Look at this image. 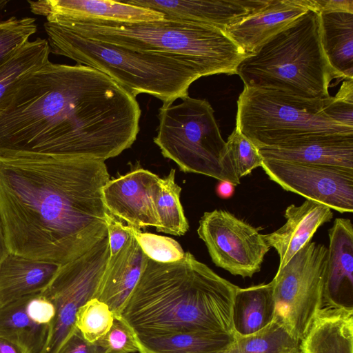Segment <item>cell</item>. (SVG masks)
Returning <instances> with one entry per match:
<instances>
[{
    "mask_svg": "<svg viewBox=\"0 0 353 353\" xmlns=\"http://www.w3.org/2000/svg\"><path fill=\"white\" fill-rule=\"evenodd\" d=\"M141 114L136 97L104 73L48 61L21 82L0 112V152L105 161L132 146Z\"/></svg>",
    "mask_w": 353,
    "mask_h": 353,
    "instance_id": "1",
    "label": "cell"
},
{
    "mask_svg": "<svg viewBox=\"0 0 353 353\" xmlns=\"http://www.w3.org/2000/svg\"><path fill=\"white\" fill-rule=\"evenodd\" d=\"M104 161L0 152V219L10 252L61 265L108 236Z\"/></svg>",
    "mask_w": 353,
    "mask_h": 353,
    "instance_id": "2",
    "label": "cell"
},
{
    "mask_svg": "<svg viewBox=\"0 0 353 353\" xmlns=\"http://www.w3.org/2000/svg\"><path fill=\"white\" fill-rule=\"evenodd\" d=\"M237 288L189 252L172 263L148 258L121 316L138 336L235 334L232 308Z\"/></svg>",
    "mask_w": 353,
    "mask_h": 353,
    "instance_id": "3",
    "label": "cell"
},
{
    "mask_svg": "<svg viewBox=\"0 0 353 353\" xmlns=\"http://www.w3.org/2000/svg\"><path fill=\"white\" fill-rule=\"evenodd\" d=\"M89 39L141 52L182 57L204 76L236 74L244 51L223 30L205 24L165 18L144 22L77 18L58 23Z\"/></svg>",
    "mask_w": 353,
    "mask_h": 353,
    "instance_id": "4",
    "label": "cell"
},
{
    "mask_svg": "<svg viewBox=\"0 0 353 353\" xmlns=\"http://www.w3.org/2000/svg\"><path fill=\"white\" fill-rule=\"evenodd\" d=\"M50 53L93 68L136 97L152 95L172 103L188 95V88L204 76L189 60L176 55L141 52L83 37L56 23L45 22Z\"/></svg>",
    "mask_w": 353,
    "mask_h": 353,
    "instance_id": "5",
    "label": "cell"
},
{
    "mask_svg": "<svg viewBox=\"0 0 353 353\" xmlns=\"http://www.w3.org/2000/svg\"><path fill=\"white\" fill-rule=\"evenodd\" d=\"M244 86L323 99L337 78L320 40L319 12L308 10L248 54L236 70Z\"/></svg>",
    "mask_w": 353,
    "mask_h": 353,
    "instance_id": "6",
    "label": "cell"
},
{
    "mask_svg": "<svg viewBox=\"0 0 353 353\" xmlns=\"http://www.w3.org/2000/svg\"><path fill=\"white\" fill-rule=\"evenodd\" d=\"M181 99L176 105L163 104L159 110V123L153 141L162 155L183 172L239 185L210 103L188 95Z\"/></svg>",
    "mask_w": 353,
    "mask_h": 353,
    "instance_id": "7",
    "label": "cell"
},
{
    "mask_svg": "<svg viewBox=\"0 0 353 353\" xmlns=\"http://www.w3.org/2000/svg\"><path fill=\"white\" fill-rule=\"evenodd\" d=\"M323 99L244 86L237 101L235 128L257 149L312 134H353L352 128L323 112Z\"/></svg>",
    "mask_w": 353,
    "mask_h": 353,
    "instance_id": "8",
    "label": "cell"
},
{
    "mask_svg": "<svg viewBox=\"0 0 353 353\" xmlns=\"http://www.w3.org/2000/svg\"><path fill=\"white\" fill-rule=\"evenodd\" d=\"M327 254L324 245L310 241L271 281L274 317L300 340L323 307Z\"/></svg>",
    "mask_w": 353,
    "mask_h": 353,
    "instance_id": "9",
    "label": "cell"
},
{
    "mask_svg": "<svg viewBox=\"0 0 353 353\" xmlns=\"http://www.w3.org/2000/svg\"><path fill=\"white\" fill-rule=\"evenodd\" d=\"M109 258L107 236L81 256L59 265L50 283L40 292L55 308L41 353H57L76 328V314L88 301L97 299Z\"/></svg>",
    "mask_w": 353,
    "mask_h": 353,
    "instance_id": "10",
    "label": "cell"
},
{
    "mask_svg": "<svg viewBox=\"0 0 353 353\" xmlns=\"http://www.w3.org/2000/svg\"><path fill=\"white\" fill-rule=\"evenodd\" d=\"M197 233L217 267L243 278L261 270L270 248L258 228L224 210L205 212Z\"/></svg>",
    "mask_w": 353,
    "mask_h": 353,
    "instance_id": "11",
    "label": "cell"
},
{
    "mask_svg": "<svg viewBox=\"0 0 353 353\" xmlns=\"http://www.w3.org/2000/svg\"><path fill=\"white\" fill-rule=\"evenodd\" d=\"M261 168L286 191L340 213L353 212V169L265 159Z\"/></svg>",
    "mask_w": 353,
    "mask_h": 353,
    "instance_id": "12",
    "label": "cell"
},
{
    "mask_svg": "<svg viewBox=\"0 0 353 353\" xmlns=\"http://www.w3.org/2000/svg\"><path fill=\"white\" fill-rule=\"evenodd\" d=\"M160 177L148 170L135 168L110 179L102 190L106 211L128 225L140 230L159 226L153 194Z\"/></svg>",
    "mask_w": 353,
    "mask_h": 353,
    "instance_id": "13",
    "label": "cell"
},
{
    "mask_svg": "<svg viewBox=\"0 0 353 353\" xmlns=\"http://www.w3.org/2000/svg\"><path fill=\"white\" fill-rule=\"evenodd\" d=\"M271 0H128L127 3L152 9L164 17L205 24L223 31L260 12Z\"/></svg>",
    "mask_w": 353,
    "mask_h": 353,
    "instance_id": "14",
    "label": "cell"
},
{
    "mask_svg": "<svg viewBox=\"0 0 353 353\" xmlns=\"http://www.w3.org/2000/svg\"><path fill=\"white\" fill-rule=\"evenodd\" d=\"M323 307L353 310V225L337 218L329 230Z\"/></svg>",
    "mask_w": 353,
    "mask_h": 353,
    "instance_id": "15",
    "label": "cell"
},
{
    "mask_svg": "<svg viewBox=\"0 0 353 353\" xmlns=\"http://www.w3.org/2000/svg\"><path fill=\"white\" fill-rule=\"evenodd\" d=\"M258 150L265 159L353 169V134H312Z\"/></svg>",
    "mask_w": 353,
    "mask_h": 353,
    "instance_id": "16",
    "label": "cell"
},
{
    "mask_svg": "<svg viewBox=\"0 0 353 353\" xmlns=\"http://www.w3.org/2000/svg\"><path fill=\"white\" fill-rule=\"evenodd\" d=\"M30 11L57 23L77 18H91L121 22H144L164 19L152 9L125 2L103 0H28Z\"/></svg>",
    "mask_w": 353,
    "mask_h": 353,
    "instance_id": "17",
    "label": "cell"
},
{
    "mask_svg": "<svg viewBox=\"0 0 353 353\" xmlns=\"http://www.w3.org/2000/svg\"><path fill=\"white\" fill-rule=\"evenodd\" d=\"M285 224L273 232L263 234L266 243L279 256V269L310 241L316 230L333 218L327 205L306 199L301 205H290L285 210Z\"/></svg>",
    "mask_w": 353,
    "mask_h": 353,
    "instance_id": "18",
    "label": "cell"
},
{
    "mask_svg": "<svg viewBox=\"0 0 353 353\" xmlns=\"http://www.w3.org/2000/svg\"><path fill=\"white\" fill-rule=\"evenodd\" d=\"M310 10L307 0H271L260 12L225 32L248 55Z\"/></svg>",
    "mask_w": 353,
    "mask_h": 353,
    "instance_id": "19",
    "label": "cell"
},
{
    "mask_svg": "<svg viewBox=\"0 0 353 353\" xmlns=\"http://www.w3.org/2000/svg\"><path fill=\"white\" fill-rule=\"evenodd\" d=\"M128 233L124 246L109 258L97 297L109 307L114 316L121 315L148 259L134 236Z\"/></svg>",
    "mask_w": 353,
    "mask_h": 353,
    "instance_id": "20",
    "label": "cell"
},
{
    "mask_svg": "<svg viewBox=\"0 0 353 353\" xmlns=\"http://www.w3.org/2000/svg\"><path fill=\"white\" fill-rule=\"evenodd\" d=\"M59 266L10 252L0 264V308L21 297L40 293Z\"/></svg>",
    "mask_w": 353,
    "mask_h": 353,
    "instance_id": "21",
    "label": "cell"
},
{
    "mask_svg": "<svg viewBox=\"0 0 353 353\" xmlns=\"http://www.w3.org/2000/svg\"><path fill=\"white\" fill-rule=\"evenodd\" d=\"M301 348V353H353V310L322 307Z\"/></svg>",
    "mask_w": 353,
    "mask_h": 353,
    "instance_id": "22",
    "label": "cell"
},
{
    "mask_svg": "<svg viewBox=\"0 0 353 353\" xmlns=\"http://www.w3.org/2000/svg\"><path fill=\"white\" fill-rule=\"evenodd\" d=\"M320 40L337 78L353 79V12H319Z\"/></svg>",
    "mask_w": 353,
    "mask_h": 353,
    "instance_id": "23",
    "label": "cell"
},
{
    "mask_svg": "<svg viewBox=\"0 0 353 353\" xmlns=\"http://www.w3.org/2000/svg\"><path fill=\"white\" fill-rule=\"evenodd\" d=\"M275 303L272 282L245 288L238 287L232 308V323L236 336L254 334L274 319Z\"/></svg>",
    "mask_w": 353,
    "mask_h": 353,
    "instance_id": "24",
    "label": "cell"
},
{
    "mask_svg": "<svg viewBox=\"0 0 353 353\" xmlns=\"http://www.w3.org/2000/svg\"><path fill=\"white\" fill-rule=\"evenodd\" d=\"M136 339L139 353H228L236 334L189 332Z\"/></svg>",
    "mask_w": 353,
    "mask_h": 353,
    "instance_id": "25",
    "label": "cell"
},
{
    "mask_svg": "<svg viewBox=\"0 0 353 353\" xmlns=\"http://www.w3.org/2000/svg\"><path fill=\"white\" fill-rule=\"evenodd\" d=\"M50 54L48 40L37 38L21 46L0 65V112L21 82L50 61Z\"/></svg>",
    "mask_w": 353,
    "mask_h": 353,
    "instance_id": "26",
    "label": "cell"
},
{
    "mask_svg": "<svg viewBox=\"0 0 353 353\" xmlns=\"http://www.w3.org/2000/svg\"><path fill=\"white\" fill-rule=\"evenodd\" d=\"M28 296L0 308V336L25 347L29 353H41L49 326L35 321L28 310Z\"/></svg>",
    "mask_w": 353,
    "mask_h": 353,
    "instance_id": "27",
    "label": "cell"
},
{
    "mask_svg": "<svg viewBox=\"0 0 353 353\" xmlns=\"http://www.w3.org/2000/svg\"><path fill=\"white\" fill-rule=\"evenodd\" d=\"M174 169H171L165 178H160L154 188L153 199L159 221L157 232L184 235L189 229L180 201L181 188L175 182Z\"/></svg>",
    "mask_w": 353,
    "mask_h": 353,
    "instance_id": "28",
    "label": "cell"
},
{
    "mask_svg": "<svg viewBox=\"0 0 353 353\" xmlns=\"http://www.w3.org/2000/svg\"><path fill=\"white\" fill-rule=\"evenodd\" d=\"M228 353H301V340L274 317L268 325L254 334L236 335Z\"/></svg>",
    "mask_w": 353,
    "mask_h": 353,
    "instance_id": "29",
    "label": "cell"
},
{
    "mask_svg": "<svg viewBox=\"0 0 353 353\" xmlns=\"http://www.w3.org/2000/svg\"><path fill=\"white\" fill-rule=\"evenodd\" d=\"M114 317L105 303L92 299L78 310L74 325L86 341L94 343L109 331Z\"/></svg>",
    "mask_w": 353,
    "mask_h": 353,
    "instance_id": "30",
    "label": "cell"
},
{
    "mask_svg": "<svg viewBox=\"0 0 353 353\" xmlns=\"http://www.w3.org/2000/svg\"><path fill=\"white\" fill-rule=\"evenodd\" d=\"M131 233L145 254L150 259L159 263H172L181 259L185 252L174 239L140 230L130 225H124Z\"/></svg>",
    "mask_w": 353,
    "mask_h": 353,
    "instance_id": "31",
    "label": "cell"
},
{
    "mask_svg": "<svg viewBox=\"0 0 353 353\" xmlns=\"http://www.w3.org/2000/svg\"><path fill=\"white\" fill-rule=\"evenodd\" d=\"M35 21L28 17H11L0 21V65L37 32Z\"/></svg>",
    "mask_w": 353,
    "mask_h": 353,
    "instance_id": "32",
    "label": "cell"
},
{
    "mask_svg": "<svg viewBox=\"0 0 353 353\" xmlns=\"http://www.w3.org/2000/svg\"><path fill=\"white\" fill-rule=\"evenodd\" d=\"M228 157L239 179L261 167L263 159L256 147L236 128L226 141Z\"/></svg>",
    "mask_w": 353,
    "mask_h": 353,
    "instance_id": "33",
    "label": "cell"
},
{
    "mask_svg": "<svg viewBox=\"0 0 353 353\" xmlns=\"http://www.w3.org/2000/svg\"><path fill=\"white\" fill-rule=\"evenodd\" d=\"M94 343L105 353L139 352L136 334L121 316H114L109 331Z\"/></svg>",
    "mask_w": 353,
    "mask_h": 353,
    "instance_id": "34",
    "label": "cell"
},
{
    "mask_svg": "<svg viewBox=\"0 0 353 353\" xmlns=\"http://www.w3.org/2000/svg\"><path fill=\"white\" fill-rule=\"evenodd\" d=\"M323 101V112L330 119L353 128V79H346L334 97Z\"/></svg>",
    "mask_w": 353,
    "mask_h": 353,
    "instance_id": "35",
    "label": "cell"
},
{
    "mask_svg": "<svg viewBox=\"0 0 353 353\" xmlns=\"http://www.w3.org/2000/svg\"><path fill=\"white\" fill-rule=\"evenodd\" d=\"M110 256L116 255L128 241L130 234L121 221L109 214H105Z\"/></svg>",
    "mask_w": 353,
    "mask_h": 353,
    "instance_id": "36",
    "label": "cell"
},
{
    "mask_svg": "<svg viewBox=\"0 0 353 353\" xmlns=\"http://www.w3.org/2000/svg\"><path fill=\"white\" fill-rule=\"evenodd\" d=\"M57 353H105L95 343L86 341L76 327L64 341Z\"/></svg>",
    "mask_w": 353,
    "mask_h": 353,
    "instance_id": "37",
    "label": "cell"
},
{
    "mask_svg": "<svg viewBox=\"0 0 353 353\" xmlns=\"http://www.w3.org/2000/svg\"><path fill=\"white\" fill-rule=\"evenodd\" d=\"M309 8L318 12L347 11L353 12V0H307Z\"/></svg>",
    "mask_w": 353,
    "mask_h": 353,
    "instance_id": "38",
    "label": "cell"
},
{
    "mask_svg": "<svg viewBox=\"0 0 353 353\" xmlns=\"http://www.w3.org/2000/svg\"><path fill=\"white\" fill-rule=\"evenodd\" d=\"M0 353H29L23 346L0 336Z\"/></svg>",
    "mask_w": 353,
    "mask_h": 353,
    "instance_id": "39",
    "label": "cell"
},
{
    "mask_svg": "<svg viewBox=\"0 0 353 353\" xmlns=\"http://www.w3.org/2000/svg\"><path fill=\"white\" fill-rule=\"evenodd\" d=\"M216 192L217 195L222 199L230 198L234 192V185L226 181H219Z\"/></svg>",
    "mask_w": 353,
    "mask_h": 353,
    "instance_id": "40",
    "label": "cell"
},
{
    "mask_svg": "<svg viewBox=\"0 0 353 353\" xmlns=\"http://www.w3.org/2000/svg\"><path fill=\"white\" fill-rule=\"evenodd\" d=\"M7 246L2 223L0 219V264L3 259L10 253Z\"/></svg>",
    "mask_w": 353,
    "mask_h": 353,
    "instance_id": "41",
    "label": "cell"
},
{
    "mask_svg": "<svg viewBox=\"0 0 353 353\" xmlns=\"http://www.w3.org/2000/svg\"><path fill=\"white\" fill-rule=\"evenodd\" d=\"M9 1L8 0H0V11L3 10Z\"/></svg>",
    "mask_w": 353,
    "mask_h": 353,
    "instance_id": "42",
    "label": "cell"
}]
</instances>
